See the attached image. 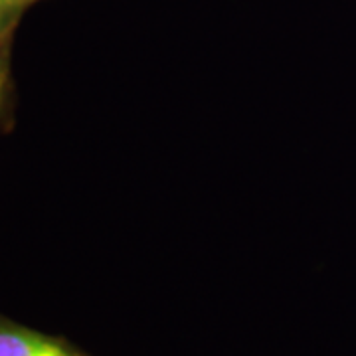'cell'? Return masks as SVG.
<instances>
[{"label": "cell", "mask_w": 356, "mask_h": 356, "mask_svg": "<svg viewBox=\"0 0 356 356\" xmlns=\"http://www.w3.org/2000/svg\"><path fill=\"white\" fill-rule=\"evenodd\" d=\"M8 2L14 4V6H18V8H24V6H28V4L36 2V0H8Z\"/></svg>", "instance_id": "277c9868"}, {"label": "cell", "mask_w": 356, "mask_h": 356, "mask_svg": "<svg viewBox=\"0 0 356 356\" xmlns=\"http://www.w3.org/2000/svg\"><path fill=\"white\" fill-rule=\"evenodd\" d=\"M0 356H79L65 344L0 318Z\"/></svg>", "instance_id": "6da1fadb"}, {"label": "cell", "mask_w": 356, "mask_h": 356, "mask_svg": "<svg viewBox=\"0 0 356 356\" xmlns=\"http://www.w3.org/2000/svg\"><path fill=\"white\" fill-rule=\"evenodd\" d=\"M4 89H6V67L0 62V103L4 99Z\"/></svg>", "instance_id": "3957f363"}, {"label": "cell", "mask_w": 356, "mask_h": 356, "mask_svg": "<svg viewBox=\"0 0 356 356\" xmlns=\"http://www.w3.org/2000/svg\"><path fill=\"white\" fill-rule=\"evenodd\" d=\"M20 10L22 8L14 6L8 0H0V44L8 38V34L13 32L14 24H16V20L20 16Z\"/></svg>", "instance_id": "7a4b0ae2"}]
</instances>
